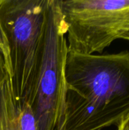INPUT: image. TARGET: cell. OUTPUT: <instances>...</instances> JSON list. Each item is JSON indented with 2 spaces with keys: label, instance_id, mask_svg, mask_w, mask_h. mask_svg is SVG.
<instances>
[{
  "label": "cell",
  "instance_id": "9",
  "mask_svg": "<svg viewBox=\"0 0 129 130\" xmlns=\"http://www.w3.org/2000/svg\"><path fill=\"white\" fill-rule=\"evenodd\" d=\"M125 40H129V35H128L125 38Z\"/></svg>",
  "mask_w": 129,
  "mask_h": 130
},
{
  "label": "cell",
  "instance_id": "2",
  "mask_svg": "<svg viewBox=\"0 0 129 130\" xmlns=\"http://www.w3.org/2000/svg\"><path fill=\"white\" fill-rule=\"evenodd\" d=\"M47 0H0V53L17 105H31L37 85Z\"/></svg>",
  "mask_w": 129,
  "mask_h": 130
},
{
  "label": "cell",
  "instance_id": "5",
  "mask_svg": "<svg viewBox=\"0 0 129 130\" xmlns=\"http://www.w3.org/2000/svg\"><path fill=\"white\" fill-rule=\"evenodd\" d=\"M0 130H19L17 110L11 103L0 104Z\"/></svg>",
  "mask_w": 129,
  "mask_h": 130
},
{
  "label": "cell",
  "instance_id": "1",
  "mask_svg": "<svg viewBox=\"0 0 129 130\" xmlns=\"http://www.w3.org/2000/svg\"><path fill=\"white\" fill-rule=\"evenodd\" d=\"M129 115V51L86 55L68 51L56 130H102Z\"/></svg>",
  "mask_w": 129,
  "mask_h": 130
},
{
  "label": "cell",
  "instance_id": "8",
  "mask_svg": "<svg viewBox=\"0 0 129 130\" xmlns=\"http://www.w3.org/2000/svg\"><path fill=\"white\" fill-rule=\"evenodd\" d=\"M117 126L118 130H129V115H128Z\"/></svg>",
  "mask_w": 129,
  "mask_h": 130
},
{
  "label": "cell",
  "instance_id": "6",
  "mask_svg": "<svg viewBox=\"0 0 129 130\" xmlns=\"http://www.w3.org/2000/svg\"><path fill=\"white\" fill-rule=\"evenodd\" d=\"M19 130H39L30 105L24 103L17 105Z\"/></svg>",
  "mask_w": 129,
  "mask_h": 130
},
{
  "label": "cell",
  "instance_id": "3",
  "mask_svg": "<svg viewBox=\"0 0 129 130\" xmlns=\"http://www.w3.org/2000/svg\"><path fill=\"white\" fill-rule=\"evenodd\" d=\"M68 51L102 53L129 35V0H59Z\"/></svg>",
  "mask_w": 129,
  "mask_h": 130
},
{
  "label": "cell",
  "instance_id": "4",
  "mask_svg": "<svg viewBox=\"0 0 129 130\" xmlns=\"http://www.w3.org/2000/svg\"><path fill=\"white\" fill-rule=\"evenodd\" d=\"M59 0H47L37 85L30 105L39 130H56L60 114L68 46Z\"/></svg>",
  "mask_w": 129,
  "mask_h": 130
},
{
  "label": "cell",
  "instance_id": "7",
  "mask_svg": "<svg viewBox=\"0 0 129 130\" xmlns=\"http://www.w3.org/2000/svg\"><path fill=\"white\" fill-rule=\"evenodd\" d=\"M6 76V71L5 69V65H4V61L2 59V56L0 53V84Z\"/></svg>",
  "mask_w": 129,
  "mask_h": 130
}]
</instances>
